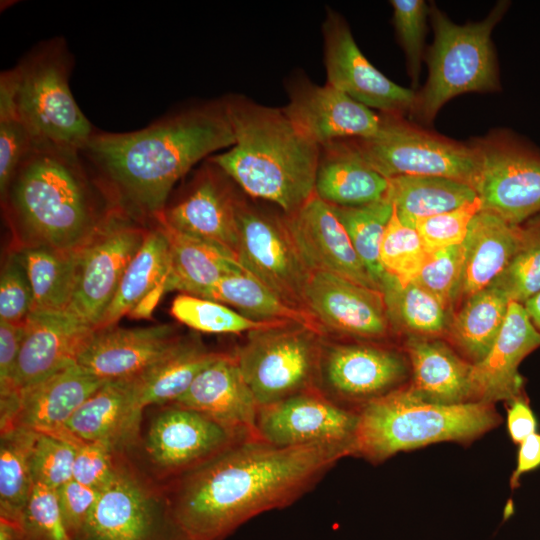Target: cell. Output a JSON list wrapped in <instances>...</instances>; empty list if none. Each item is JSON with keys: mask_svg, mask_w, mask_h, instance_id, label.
<instances>
[{"mask_svg": "<svg viewBox=\"0 0 540 540\" xmlns=\"http://www.w3.org/2000/svg\"><path fill=\"white\" fill-rule=\"evenodd\" d=\"M344 456L348 452L337 447L248 439L162 485L187 540H224L257 515L294 503Z\"/></svg>", "mask_w": 540, "mask_h": 540, "instance_id": "1", "label": "cell"}, {"mask_svg": "<svg viewBox=\"0 0 540 540\" xmlns=\"http://www.w3.org/2000/svg\"><path fill=\"white\" fill-rule=\"evenodd\" d=\"M235 137L223 100L193 107L133 132H95L80 153L114 207L157 219L174 185Z\"/></svg>", "mask_w": 540, "mask_h": 540, "instance_id": "2", "label": "cell"}, {"mask_svg": "<svg viewBox=\"0 0 540 540\" xmlns=\"http://www.w3.org/2000/svg\"><path fill=\"white\" fill-rule=\"evenodd\" d=\"M223 102L235 143L208 159L251 197L277 205L284 215L294 213L314 195L320 146L282 108L242 95Z\"/></svg>", "mask_w": 540, "mask_h": 540, "instance_id": "3", "label": "cell"}, {"mask_svg": "<svg viewBox=\"0 0 540 540\" xmlns=\"http://www.w3.org/2000/svg\"><path fill=\"white\" fill-rule=\"evenodd\" d=\"M78 150L35 144L2 203L26 246L81 248L114 209L102 210Z\"/></svg>", "mask_w": 540, "mask_h": 540, "instance_id": "4", "label": "cell"}, {"mask_svg": "<svg viewBox=\"0 0 540 540\" xmlns=\"http://www.w3.org/2000/svg\"><path fill=\"white\" fill-rule=\"evenodd\" d=\"M351 455L379 463L400 451L443 441H470L500 423L493 404L430 403L401 387L358 411Z\"/></svg>", "mask_w": 540, "mask_h": 540, "instance_id": "5", "label": "cell"}, {"mask_svg": "<svg viewBox=\"0 0 540 540\" xmlns=\"http://www.w3.org/2000/svg\"><path fill=\"white\" fill-rule=\"evenodd\" d=\"M72 59L56 38L0 76V114L13 113L34 143L81 151L95 133L69 86Z\"/></svg>", "mask_w": 540, "mask_h": 540, "instance_id": "6", "label": "cell"}, {"mask_svg": "<svg viewBox=\"0 0 540 540\" xmlns=\"http://www.w3.org/2000/svg\"><path fill=\"white\" fill-rule=\"evenodd\" d=\"M506 7L500 2L483 21L463 26L453 23L436 7L429 11L435 37L428 51V80L412 109L417 118L430 123L451 98L498 88L491 33Z\"/></svg>", "mask_w": 540, "mask_h": 540, "instance_id": "7", "label": "cell"}, {"mask_svg": "<svg viewBox=\"0 0 540 540\" xmlns=\"http://www.w3.org/2000/svg\"><path fill=\"white\" fill-rule=\"evenodd\" d=\"M322 334L283 322L247 333L233 355L259 407L317 389Z\"/></svg>", "mask_w": 540, "mask_h": 540, "instance_id": "8", "label": "cell"}, {"mask_svg": "<svg viewBox=\"0 0 540 540\" xmlns=\"http://www.w3.org/2000/svg\"><path fill=\"white\" fill-rule=\"evenodd\" d=\"M75 540L187 539L170 513L163 485L128 452L117 451L113 475Z\"/></svg>", "mask_w": 540, "mask_h": 540, "instance_id": "9", "label": "cell"}, {"mask_svg": "<svg viewBox=\"0 0 540 540\" xmlns=\"http://www.w3.org/2000/svg\"><path fill=\"white\" fill-rule=\"evenodd\" d=\"M248 440L209 417L179 405L159 406L136 448L128 452L158 483L166 484Z\"/></svg>", "mask_w": 540, "mask_h": 540, "instance_id": "10", "label": "cell"}, {"mask_svg": "<svg viewBox=\"0 0 540 540\" xmlns=\"http://www.w3.org/2000/svg\"><path fill=\"white\" fill-rule=\"evenodd\" d=\"M353 142L367 163L387 179L400 175L440 176L472 187L476 180L478 156L474 146L417 129L396 116L388 115L376 137Z\"/></svg>", "mask_w": 540, "mask_h": 540, "instance_id": "11", "label": "cell"}, {"mask_svg": "<svg viewBox=\"0 0 540 540\" xmlns=\"http://www.w3.org/2000/svg\"><path fill=\"white\" fill-rule=\"evenodd\" d=\"M129 217L113 210L78 249L74 291L65 313L93 329L112 302L127 266L148 232L133 225Z\"/></svg>", "mask_w": 540, "mask_h": 540, "instance_id": "12", "label": "cell"}, {"mask_svg": "<svg viewBox=\"0 0 540 540\" xmlns=\"http://www.w3.org/2000/svg\"><path fill=\"white\" fill-rule=\"evenodd\" d=\"M237 218L236 256L240 264L286 304L307 312L304 291L311 272L283 216L271 215L240 198Z\"/></svg>", "mask_w": 540, "mask_h": 540, "instance_id": "13", "label": "cell"}, {"mask_svg": "<svg viewBox=\"0 0 540 540\" xmlns=\"http://www.w3.org/2000/svg\"><path fill=\"white\" fill-rule=\"evenodd\" d=\"M478 172L473 188L481 210L521 225L540 213V153L511 138L474 145Z\"/></svg>", "mask_w": 540, "mask_h": 540, "instance_id": "14", "label": "cell"}, {"mask_svg": "<svg viewBox=\"0 0 540 540\" xmlns=\"http://www.w3.org/2000/svg\"><path fill=\"white\" fill-rule=\"evenodd\" d=\"M409 370V362L394 350L323 340L317 389L336 404L344 408L358 405L359 410L401 388Z\"/></svg>", "mask_w": 540, "mask_h": 540, "instance_id": "15", "label": "cell"}, {"mask_svg": "<svg viewBox=\"0 0 540 540\" xmlns=\"http://www.w3.org/2000/svg\"><path fill=\"white\" fill-rule=\"evenodd\" d=\"M357 419L356 411L312 389L260 407L257 437L283 447H337L351 455Z\"/></svg>", "mask_w": 540, "mask_h": 540, "instance_id": "16", "label": "cell"}, {"mask_svg": "<svg viewBox=\"0 0 540 540\" xmlns=\"http://www.w3.org/2000/svg\"><path fill=\"white\" fill-rule=\"evenodd\" d=\"M322 33L326 83L384 115L397 117L412 111L417 94L391 81L369 62L341 15L328 10Z\"/></svg>", "mask_w": 540, "mask_h": 540, "instance_id": "17", "label": "cell"}, {"mask_svg": "<svg viewBox=\"0 0 540 540\" xmlns=\"http://www.w3.org/2000/svg\"><path fill=\"white\" fill-rule=\"evenodd\" d=\"M288 96L282 110L320 147L340 140L376 137L388 117L378 115L328 83L317 85L306 77L291 81Z\"/></svg>", "mask_w": 540, "mask_h": 540, "instance_id": "18", "label": "cell"}, {"mask_svg": "<svg viewBox=\"0 0 540 540\" xmlns=\"http://www.w3.org/2000/svg\"><path fill=\"white\" fill-rule=\"evenodd\" d=\"M229 179L207 158L188 190L166 205L156 223L216 243L236 255L240 198L231 189Z\"/></svg>", "mask_w": 540, "mask_h": 540, "instance_id": "19", "label": "cell"}, {"mask_svg": "<svg viewBox=\"0 0 540 540\" xmlns=\"http://www.w3.org/2000/svg\"><path fill=\"white\" fill-rule=\"evenodd\" d=\"M304 301L323 333L327 330L364 339L388 334L390 323L381 292L342 276L311 272Z\"/></svg>", "mask_w": 540, "mask_h": 540, "instance_id": "20", "label": "cell"}, {"mask_svg": "<svg viewBox=\"0 0 540 540\" xmlns=\"http://www.w3.org/2000/svg\"><path fill=\"white\" fill-rule=\"evenodd\" d=\"M283 220L310 272L333 273L379 291L331 205L314 194Z\"/></svg>", "mask_w": 540, "mask_h": 540, "instance_id": "21", "label": "cell"}, {"mask_svg": "<svg viewBox=\"0 0 540 540\" xmlns=\"http://www.w3.org/2000/svg\"><path fill=\"white\" fill-rule=\"evenodd\" d=\"M24 325L10 392L1 396L17 393L77 363L95 331L65 312L31 311Z\"/></svg>", "mask_w": 540, "mask_h": 540, "instance_id": "22", "label": "cell"}, {"mask_svg": "<svg viewBox=\"0 0 540 540\" xmlns=\"http://www.w3.org/2000/svg\"><path fill=\"white\" fill-rule=\"evenodd\" d=\"M182 338L171 324L97 329L77 364L103 380L134 378L171 352Z\"/></svg>", "mask_w": 540, "mask_h": 540, "instance_id": "23", "label": "cell"}, {"mask_svg": "<svg viewBox=\"0 0 540 540\" xmlns=\"http://www.w3.org/2000/svg\"><path fill=\"white\" fill-rule=\"evenodd\" d=\"M106 381L77 363L68 365L17 392L0 432L24 427L56 434L66 429L74 412Z\"/></svg>", "mask_w": 540, "mask_h": 540, "instance_id": "24", "label": "cell"}, {"mask_svg": "<svg viewBox=\"0 0 540 540\" xmlns=\"http://www.w3.org/2000/svg\"><path fill=\"white\" fill-rule=\"evenodd\" d=\"M197 411L243 439H258L259 405L233 353L204 368L174 403Z\"/></svg>", "mask_w": 540, "mask_h": 540, "instance_id": "25", "label": "cell"}, {"mask_svg": "<svg viewBox=\"0 0 540 540\" xmlns=\"http://www.w3.org/2000/svg\"><path fill=\"white\" fill-rule=\"evenodd\" d=\"M540 347V332L524 307L510 302L503 326L486 356L472 364V402L493 404L522 397L524 379L518 368L523 359Z\"/></svg>", "mask_w": 540, "mask_h": 540, "instance_id": "26", "label": "cell"}, {"mask_svg": "<svg viewBox=\"0 0 540 540\" xmlns=\"http://www.w3.org/2000/svg\"><path fill=\"white\" fill-rule=\"evenodd\" d=\"M143 412L133 378L107 380L74 412L66 428L83 441L131 452L140 440Z\"/></svg>", "mask_w": 540, "mask_h": 540, "instance_id": "27", "label": "cell"}, {"mask_svg": "<svg viewBox=\"0 0 540 540\" xmlns=\"http://www.w3.org/2000/svg\"><path fill=\"white\" fill-rule=\"evenodd\" d=\"M522 236V224L514 225L494 213L480 210L461 244L463 266L457 301L490 286L510 262Z\"/></svg>", "mask_w": 540, "mask_h": 540, "instance_id": "28", "label": "cell"}, {"mask_svg": "<svg viewBox=\"0 0 540 540\" xmlns=\"http://www.w3.org/2000/svg\"><path fill=\"white\" fill-rule=\"evenodd\" d=\"M388 179L371 167L353 140L320 147L314 194L331 206L357 207L386 197Z\"/></svg>", "mask_w": 540, "mask_h": 540, "instance_id": "29", "label": "cell"}, {"mask_svg": "<svg viewBox=\"0 0 540 540\" xmlns=\"http://www.w3.org/2000/svg\"><path fill=\"white\" fill-rule=\"evenodd\" d=\"M412 382L409 389L424 401L455 405L472 402V364L436 337L409 336L405 342Z\"/></svg>", "mask_w": 540, "mask_h": 540, "instance_id": "30", "label": "cell"}, {"mask_svg": "<svg viewBox=\"0 0 540 540\" xmlns=\"http://www.w3.org/2000/svg\"><path fill=\"white\" fill-rule=\"evenodd\" d=\"M161 227L169 241L166 292L203 297L223 277L246 271L236 255L220 245Z\"/></svg>", "mask_w": 540, "mask_h": 540, "instance_id": "31", "label": "cell"}, {"mask_svg": "<svg viewBox=\"0 0 540 540\" xmlns=\"http://www.w3.org/2000/svg\"><path fill=\"white\" fill-rule=\"evenodd\" d=\"M224 353L208 350L196 336H183L171 352L133 378L141 408L174 403L196 376Z\"/></svg>", "mask_w": 540, "mask_h": 540, "instance_id": "32", "label": "cell"}, {"mask_svg": "<svg viewBox=\"0 0 540 540\" xmlns=\"http://www.w3.org/2000/svg\"><path fill=\"white\" fill-rule=\"evenodd\" d=\"M476 197L467 183L429 175L391 177L386 194L399 220L412 228L420 219L451 211Z\"/></svg>", "mask_w": 540, "mask_h": 540, "instance_id": "33", "label": "cell"}, {"mask_svg": "<svg viewBox=\"0 0 540 540\" xmlns=\"http://www.w3.org/2000/svg\"><path fill=\"white\" fill-rule=\"evenodd\" d=\"M508 299L490 285L464 300L452 315L446 336L471 364L489 352L505 321Z\"/></svg>", "mask_w": 540, "mask_h": 540, "instance_id": "34", "label": "cell"}, {"mask_svg": "<svg viewBox=\"0 0 540 540\" xmlns=\"http://www.w3.org/2000/svg\"><path fill=\"white\" fill-rule=\"evenodd\" d=\"M169 241L164 229L157 224L148 230L145 240L127 266L116 294L100 319L97 329L113 326L128 313L169 273Z\"/></svg>", "mask_w": 540, "mask_h": 540, "instance_id": "35", "label": "cell"}, {"mask_svg": "<svg viewBox=\"0 0 540 540\" xmlns=\"http://www.w3.org/2000/svg\"><path fill=\"white\" fill-rule=\"evenodd\" d=\"M380 292L393 328L409 336L437 337L446 334L453 315L452 308L415 281L402 285L395 277L384 273Z\"/></svg>", "mask_w": 540, "mask_h": 540, "instance_id": "36", "label": "cell"}, {"mask_svg": "<svg viewBox=\"0 0 540 540\" xmlns=\"http://www.w3.org/2000/svg\"><path fill=\"white\" fill-rule=\"evenodd\" d=\"M15 254L32 288V311L66 312L74 291L78 249L24 246Z\"/></svg>", "mask_w": 540, "mask_h": 540, "instance_id": "37", "label": "cell"}, {"mask_svg": "<svg viewBox=\"0 0 540 540\" xmlns=\"http://www.w3.org/2000/svg\"><path fill=\"white\" fill-rule=\"evenodd\" d=\"M202 298L228 304L255 321L299 323L323 334L308 312L286 304L247 271L223 277Z\"/></svg>", "mask_w": 540, "mask_h": 540, "instance_id": "38", "label": "cell"}, {"mask_svg": "<svg viewBox=\"0 0 540 540\" xmlns=\"http://www.w3.org/2000/svg\"><path fill=\"white\" fill-rule=\"evenodd\" d=\"M37 434L24 427L0 432V517H22L34 487L31 454Z\"/></svg>", "mask_w": 540, "mask_h": 540, "instance_id": "39", "label": "cell"}, {"mask_svg": "<svg viewBox=\"0 0 540 540\" xmlns=\"http://www.w3.org/2000/svg\"><path fill=\"white\" fill-rule=\"evenodd\" d=\"M332 209L345 228L368 274L380 291V282L385 273L380 263V246L393 213V205L385 197L362 206H332Z\"/></svg>", "mask_w": 540, "mask_h": 540, "instance_id": "40", "label": "cell"}, {"mask_svg": "<svg viewBox=\"0 0 540 540\" xmlns=\"http://www.w3.org/2000/svg\"><path fill=\"white\" fill-rule=\"evenodd\" d=\"M522 225L523 236L517 251L491 284L509 302L520 304L540 292V215Z\"/></svg>", "mask_w": 540, "mask_h": 540, "instance_id": "41", "label": "cell"}, {"mask_svg": "<svg viewBox=\"0 0 540 540\" xmlns=\"http://www.w3.org/2000/svg\"><path fill=\"white\" fill-rule=\"evenodd\" d=\"M171 314L188 327L211 334H238L283 322H261L245 317L223 303L180 294L171 305Z\"/></svg>", "mask_w": 540, "mask_h": 540, "instance_id": "42", "label": "cell"}, {"mask_svg": "<svg viewBox=\"0 0 540 540\" xmlns=\"http://www.w3.org/2000/svg\"><path fill=\"white\" fill-rule=\"evenodd\" d=\"M431 254L425 249L416 229L403 224L393 208L380 246V263L384 272L406 285L415 280Z\"/></svg>", "mask_w": 540, "mask_h": 540, "instance_id": "43", "label": "cell"}, {"mask_svg": "<svg viewBox=\"0 0 540 540\" xmlns=\"http://www.w3.org/2000/svg\"><path fill=\"white\" fill-rule=\"evenodd\" d=\"M77 441L72 443L59 436L38 432L31 454L34 484L57 490L72 480Z\"/></svg>", "mask_w": 540, "mask_h": 540, "instance_id": "44", "label": "cell"}, {"mask_svg": "<svg viewBox=\"0 0 540 540\" xmlns=\"http://www.w3.org/2000/svg\"><path fill=\"white\" fill-rule=\"evenodd\" d=\"M21 540H73L64 524L56 490L34 484L22 513Z\"/></svg>", "mask_w": 540, "mask_h": 540, "instance_id": "45", "label": "cell"}, {"mask_svg": "<svg viewBox=\"0 0 540 540\" xmlns=\"http://www.w3.org/2000/svg\"><path fill=\"white\" fill-rule=\"evenodd\" d=\"M481 210L478 197L456 209L420 219L414 228L427 252L460 245L464 241L473 217Z\"/></svg>", "mask_w": 540, "mask_h": 540, "instance_id": "46", "label": "cell"}, {"mask_svg": "<svg viewBox=\"0 0 540 540\" xmlns=\"http://www.w3.org/2000/svg\"><path fill=\"white\" fill-rule=\"evenodd\" d=\"M462 266L461 244L443 248L431 254L430 259L413 281L452 308L457 302Z\"/></svg>", "mask_w": 540, "mask_h": 540, "instance_id": "47", "label": "cell"}, {"mask_svg": "<svg viewBox=\"0 0 540 540\" xmlns=\"http://www.w3.org/2000/svg\"><path fill=\"white\" fill-rule=\"evenodd\" d=\"M393 23L406 54L408 71L417 85L429 14L422 0H393Z\"/></svg>", "mask_w": 540, "mask_h": 540, "instance_id": "48", "label": "cell"}, {"mask_svg": "<svg viewBox=\"0 0 540 540\" xmlns=\"http://www.w3.org/2000/svg\"><path fill=\"white\" fill-rule=\"evenodd\" d=\"M33 292L15 253L6 260L0 278V320L22 323L32 311Z\"/></svg>", "mask_w": 540, "mask_h": 540, "instance_id": "49", "label": "cell"}, {"mask_svg": "<svg viewBox=\"0 0 540 540\" xmlns=\"http://www.w3.org/2000/svg\"><path fill=\"white\" fill-rule=\"evenodd\" d=\"M116 452L102 442L78 440L75 444L73 479L87 487L102 490L113 475Z\"/></svg>", "mask_w": 540, "mask_h": 540, "instance_id": "50", "label": "cell"}, {"mask_svg": "<svg viewBox=\"0 0 540 540\" xmlns=\"http://www.w3.org/2000/svg\"><path fill=\"white\" fill-rule=\"evenodd\" d=\"M35 143L26 126L14 115H0V193L8 185Z\"/></svg>", "mask_w": 540, "mask_h": 540, "instance_id": "51", "label": "cell"}, {"mask_svg": "<svg viewBox=\"0 0 540 540\" xmlns=\"http://www.w3.org/2000/svg\"><path fill=\"white\" fill-rule=\"evenodd\" d=\"M99 492L74 479L56 490L64 524L73 540L81 534L86 526L98 499Z\"/></svg>", "mask_w": 540, "mask_h": 540, "instance_id": "52", "label": "cell"}, {"mask_svg": "<svg viewBox=\"0 0 540 540\" xmlns=\"http://www.w3.org/2000/svg\"><path fill=\"white\" fill-rule=\"evenodd\" d=\"M25 334V325L0 320V396L8 394Z\"/></svg>", "mask_w": 540, "mask_h": 540, "instance_id": "53", "label": "cell"}, {"mask_svg": "<svg viewBox=\"0 0 540 540\" xmlns=\"http://www.w3.org/2000/svg\"><path fill=\"white\" fill-rule=\"evenodd\" d=\"M507 408V430L514 443H521L537 432V419L526 399L516 398Z\"/></svg>", "mask_w": 540, "mask_h": 540, "instance_id": "54", "label": "cell"}, {"mask_svg": "<svg viewBox=\"0 0 540 540\" xmlns=\"http://www.w3.org/2000/svg\"><path fill=\"white\" fill-rule=\"evenodd\" d=\"M540 467V434L534 433L519 443L516 468L510 478V485L516 488L520 477Z\"/></svg>", "mask_w": 540, "mask_h": 540, "instance_id": "55", "label": "cell"}, {"mask_svg": "<svg viewBox=\"0 0 540 540\" xmlns=\"http://www.w3.org/2000/svg\"><path fill=\"white\" fill-rule=\"evenodd\" d=\"M167 280V279H166ZM166 280L160 282L128 313V316L135 319L150 318L161 297L166 292Z\"/></svg>", "mask_w": 540, "mask_h": 540, "instance_id": "56", "label": "cell"}, {"mask_svg": "<svg viewBox=\"0 0 540 540\" xmlns=\"http://www.w3.org/2000/svg\"><path fill=\"white\" fill-rule=\"evenodd\" d=\"M21 519L0 517V540H21Z\"/></svg>", "mask_w": 540, "mask_h": 540, "instance_id": "57", "label": "cell"}, {"mask_svg": "<svg viewBox=\"0 0 540 540\" xmlns=\"http://www.w3.org/2000/svg\"><path fill=\"white\" fill-rule=\"evenodd\" d=\"M522 305L532 324L540 332V292L529 298Z\"/></svg>", "mask_w": 540, "mask_h": 540, "instance_id": "58", "label": "cell"}]
</instances>
